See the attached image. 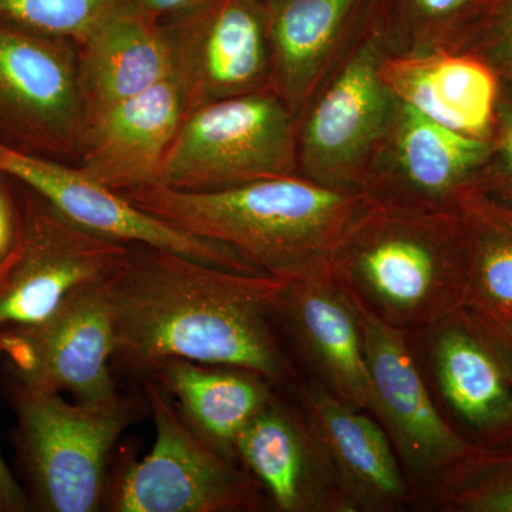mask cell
I'll list each match as a JSON object with an SVG mask.
<instances>
[{
	"label": "cell",
	"mask_w": 512,
	"mask_h": 512,
	"mask_svg": "<svg viewBox=\"0 0 512 512\" xmlns=\"http://www.w3.org/2000/svg\"><path fill=\"white\" fill-rule=\"evenodd\" d=\"M288 279L229 271L167 249L128 244L106 279L113 311V360L144 377L168 359L234 366L296 386L274 329Z\"/></svg>",
	"instance_id": "obj_1"
},
{
	"label": "cell",
	"mask_w": 512,
	"mask_h": 512,
	"mask_svg": "<svg viewBox=\"0 0 512 512\" xmlns=\"http://www.w3.org/2000/svg\"><path fill=\"white\" fill-rule=\"evenodd\" d=\"M178 231L234 249L259 272L295 281L332 271L333 256L370 198L299 174L211 192L147 185L120 192Z\"/></svg>",
	"instance_id": "obj_2"
},
{
	"label": "cell",
	"mask_w": 512,
	"mask_h": 512,
	"mask_svg": "<svg viewBox=\"0 0 512 512\" xmlns=\"http://www.w3.org/2000/svg\"><path fill=\"white\" fill-rule=\"evenodd\" d=\"M332 272L377 318L409 335L426 328L466 301V245L456 211L370 192Z\"/></svg>",
	"instance_id": "obj_3"
},
{
	"label": "cell",
	"mask_w": 512,
	"mask_h": 512,
	"mask_svg": "<svg viewBox=\"0 0 512 512\" xmlns=\"http://www.w3.org/2000/svg\"><path fill=\"white\" fill-rule=\"evenodd\" d=\"M18 429L16 447L30 511L96 512L106 507L109 463L121 434L137 419L128 396L107 404L69 403L5 376Z\"/></svg>",
	"instance_id": "obj_4"
},
{
	"label": "cell",
	"mask_w": 512,
	"mask_h": 512,
	"mask_svg": "<svg viewBox=\"0 0 512 512\" xmlns=\"http://www.w3.org/2000/svg\"><path fill=\"white\" fill-rule=\"evenodd\" d=\"M389 33L356 35L298 119V174L345 191H366L392 128L396 96L382 76Z\"/></svg>",
	"instance_id": "obj_5"
},
{
	"label": "cell",
	"mask_w": 512,
	"mask_h": 512,
	"mask_svg": "<svg viewBox=\"0 0 512 512\" xmlns=\"http://www.w3.org/2000/svg\"><path fill=\"white\" fill-rule=\"evenodd\" d=\"M296 134L271 89L215 101L185 114L154 185L211 192L298 174Z\"/></svg>",
	"instance_id": "obj_6"
},
{
	"label": "cell",
	"mask_w": 512,
	"mask_h": 512,
	"mask_svg": "<svg viewBox=\"0 0 512 512\" xmlns=\"http://www.w3.org/2000/svg\"><path fill=\"white\" fill-rule=\"evenodd\" d=\"M143 389L156 440L146 457L111 480L104 510L242 512L269 505L248 471L204 443L153 379L144 377Z\"/></svg>",
	"instance_id": "obj_7"
},
{
	"label": "cell",
	"mask_w": 512,
	"mask_h": 512,
	"mask_svg": "<svg viewBox=\"0 0 512 512\" xmlns=\"http://www.w3.org/2000/svg\"><path fill=\"white\" fill-rule=\"evenodd\" d=\"M86 127L76 42L0 20V146L77 165Z\"/></svg>",
	"instance_id": "obj_8"
},
{
	"label": "cell",
	"mask_w": 512,
	"mask_h": 512,
	"mask_svg": "<svg viewBox=\"0 0 512 512\" xmlns=\"http://www.w3.org/2000/svg\"><path fill=\"white\" fill-rule=\"evenodd\" d=\"M22 187V234L0 265V330L42 322L74 289L109 279L128 249L80 227L39 192Z\"/></svg>",
	"instance_id": "obj_9"
},
{
	"label": "cell",
	"mask_w": 512,
	"mask_h": 512,
	"mask_svg": "<svg viewBox=\"0 0 512 512\" xmlns=\"http://www.w3.org/2000/svg\"><path fill=\"white\" fill-rule=\"evenodd\" d=\"M5 376L32 389L107 404L123 394L111 373L116 352L106 281L80 286L35 325L0 330Z\"/></svg>",
	"instance_id": "obj_10"
},
{
	"label": "cell",
	"mask_w": 512,
	"mask_h": 512,
	"mask_svg": "<svg viewBox=\"0 0 512 512\" xmlns=\"http://www.w3.org/2000/svg\"><path fill=\"white\" fill-rule=\"evenodd\" d=\"M410 335L451 426L476 447L512 441V353L494 329L461 306Z\"/></svg>",
	"instance_id": "obj_11"
},
{
	"label": "cell",
	"mask_w": 512,
	"mask_h": 512,
	"mask_svg": "<svg viewBox=\"0 0 512 512\" xmlns=\"http://www.w3.org/2000/svg\"><path fill=\"white\" fill-rule=\"evenodd\" d=\"M161 26L185 114L271 89L265 0H198Z\"/></svg>",
	"instance_id": "obj_12"
},
{
	"label": "cell",
	"mask_w": 512,
	"mask_h": 512,
	"mask_svg": "<svg viewBox=\"0 0 512 512\" xmlns=\"http://www.w3.org/2000/svg\"><path fill=\"white\" fill-rule=\"evenodd\" d=\"M353 302L362 328L369 410L382 421L407 473L431 487L476 446L441 412L410 345L409 333L377 318L356 299Z\"/></svg>",
	"instance_id": "obj_13"
},
{
	"label": "cell",
	"mask_w": 512,
	"mask_h": 512,
	"mask_svg": "<svg viewBox=\"0 0 512 512\" xmlns=\"http://www.w3.org/2000/svg\"><path fill=\"white\" fill-rule=\"evenodd\" d=\"M0 170L39 192L64 217L101 237L167 249L229 271L262 274L234 249L164 224L120 192L97 183L77 165L23 156L0 146Z\"/></svg>",
	"instance_id": "obj_14"
},
{
	"label": "cell",
	"mask_w": 512,
	"mask_h": 512,
	"mask_svg": "<svg viewBox=\"0 0 512 512\" xmlns=\"http://www.w3.org/2000/svg\"><path fill=\"white\" fill-rule=\"evenodd\" d=\"M490 157V141L450 130L399 101L366 191L453 208L464 188L483 180Z\"/></svg>",
	"instance_id": "obj_15"
},
{
	"label": "cell",
	"mask_w": 512,
	"mask_h": 512,
	"mask_svg": "<svg viewBox=\"0 0 512 512\" xmlns=\"http://www.w3.org/2000/svg\"><path fill=\"white\" fill-rule=\"evenodd\" d=\"M237 460L281 512H348L303 409L274 394L239 434Z\"/></svg>",
	"instance_id": "obj_16"
},
{
	"label": "cell",
	"mask_w": 512,
	"mask_h": 512,
	"mask_svg": "<svg viewBox=\"0 0 512 512\" xmlns=\"http://www.w3.org/2000/svg\"><path fill=\"white\" fill-rule=\"evenodd\" d=\"M274 320L291 335L319 383L357 409H370L359 313L332 271L288 281L276 299Z\"/></svg>",
	"instance_id": "obj_17"
},
{
	"label": "cell",
	"mask_w": 512,
	"mask_h": 512,
	"mask_svg": "<svg viewBox=\"0 0 512 512\" xmlns=\"http://www.w3.org/2000/svg\"><path fill=\"white\" fill-rule=\"evenodd\" d=\"M302 409L335 473L346 511H396L410 501L409 481L386 431L318 380L298 384Z\"/></svg>",
	"instance_id": "obj_18"
},
{
	"label": "cell",
	"mask_w": 512,
	"mask_h": 512,
	"mask_svg": "<svg viewBox=\"0 0 512 512\" xmlns=\"http://www.w3.org/2000/svg\"><path fill=\"white\" fill-rule=\"evenodd\" d=\"M184 116L177 87L165 80L90 121L77 167L117 192L154 185Z\"/></svg>",
	"instance_id": "obj_19"
},
{
	"label": "cell",
	"mask_w": 512,
	"mask_h": 512,
	"mask_svg": "<svg viewBox=\"0 0 512 512\" xmlns=\"http://www.w3.org/2000/svg\"><path fill=\"white\" fill-rule=\"evenodd\" d=\"M382 76L400 103L464 136L490 141L501 80L477 53L390 52Z\"/></svg>",
	"instance_id": "obj_20"
},
{
	"label": "cell",
	"mask_w": 512,
	"mask_h": 512,
	"mask_svg": "<svg viewBox=\"0 0 512 512\" xmlns=\"http://www.w3.org/2000/svg\"><path fill=\"white\" fill-rule=\"evenodd\" d=\"M360 0H265L269 87L298 121L348 49Z\"/></svg>",
	"instance_id": "obj_21"
},
{
	"label": "cell",
	"mask_w": 512,
	"mask_h": 512,
	"mask_svg": "<svg viewBox=\"0 0 512 512\" xmlns=\"http://www.w3.org/2000/svg\"><path fill=\"white\" fill-rule=\"evenodd\" d=\"M76 55L87 124L170 79L161 20L136 2L77 40Z\"/></svg>",
	"instance_id": "obj_22"
},
{
	"label": "cell",
	"mask_w": 512,
	"mask_h": 512,
	"mask_svg": "<svg viewBox=\"0 0 512 512\" xmlns=\"http://www.w3.org/2000/svg\"><path fill=\"white\" fill-rule=\"evenodd\" d=\"M144 377L164 390L204 443L235 463L239 434L275 394L274 384L252 370L191 360H164Z\"/></svg>",
	"instance_id": "obj_23"
},
{
	"label": "cell",
	"mask_w": 512,
	"mask_h": 512,
	"mask_svg": "<svg viewBox=\"0 0 512 512\" xmlns=\"http://www.w3.org/2000/svg\"><path fill=\"white\" fill-rule=\"evenodd\" d=\"M467 255L464 306L488 320L512 318V202L483 181L453 204Z\"/></svg>",
	"instance_id": "obj_24"
},
{
	"label": "cell",
	"mask_w": 512,
	"mask_h": 512,
	"mask_svg": "<svg viewBox=\"0 0 512 512\" xmlns=\"http://www.w3.org/2000/svg\"><path fill=\"white\" fill-rule=\"evenodd\" d=\"M441 511L512 512V441L474 447L430 487Z\"/></svg>",
	"instance_id": "obj_25"
},
{
	"label": "cell",
	"mask_w": 512,
	"mask_h": 512,
	"mask_svg": "<svg viewBox=\"0 0 512 512\" xmlns=\"http://www.w3.org/2000/svg\"><path fill=\"white\" fill-rule=\"evenodd\" d=\"M493 0H406L407 19L390 35L393 52L433 53L463 50L464 26L473 10Z\"/></svg>",
	"instance_id": "obj_26"
},
{
	"label": "cell",
	"mask_w": 512,
	"mask_h": 512,
	"mask_svg": "<svg viewBox=\"0 0 512 512\" xmlns=\"http://www.w3.org/2000/svg\"><path fill=\"white\" fill-rule=\"evenodd\" d=\"M136 0H0V20L74 42Z\"/></svg>",
	"instance_id": "obj_27"
},
{
	"label": "cell",
	"mask_w": 512,
	"mask_h": 512,
	"mask_svg": "<svg viewBox=\"0 0 512 512\" xmlns=\"http://www.w3.org/2000/svg\"><path fill=\"white\" fill-rule=\"evenodd\" d=\"M483 183L512 202V89L501 82Z\"/></svg>",
	"instance_id": "obj_28"
},
{
	"label": "cell",
	"mask_w": 512,
	"mask_h": 512,
	"mask_svg": "<svg viewBox=\"0 0 512 512\" xmlns=\"http://www.w3.org/2000/svg\"><path fill=\"white\" fill-rule=\"evenodd\" d=\"M478 53L512 89V0H493L478 33Z\"/></svg>",
	"instance_id": "obj_29"
},
{
	"label": "cell",
	"mask_w": 512,
	"mask_h": 512,
	"mask_svg": "<svg viewBox=\"0 0 512 512\" xmlns=\"http://www.w3.org/2000/svg\"><path fill=\"white\" fill-rule=\"evenodd\" d=\"M23 228V187L0 170V265L18 245Z\"/></svg>",
	"instance_id": "obj_30"
},
{
	"label": "cell",
	"mask_w": 512,
	"mask_h": 512,
	"mask_svg": "<svg viewBox=\"0 0 512 512\" xmlns=\"http://www.w3.org/2000/svg\"><path fill=\"white\" fill-rule=\"evenodd\" d=\"M0 359H2V349H0ZM26 511H30V507L25 487H22L13 477L0 454V512Z\"/></svg>",
	"instance_id": "obj_31"
},
{
	"label": "cell",
	"mask_w": 512,
	"mask_h": 512,
	"mask_svg": "<svg viewBox=\"0 0 512 512\" xmlns=\"http://www.w3.org/2000/svg\"><path fill=\"white\" fill-rule=\"evenodd\" d=\"M197 2L198 0H136L141 9L147 10L160 20Z\"/></svg>",
	"instance_id": "obj_32"
},
{
	"label": "cell",
	"mask_w": 512,
	"mask_h": 512,
	"mask_svg": "<svg viewBox=\"0 0 512 512\" xmlns=\"http://www.w3.org/2000/svg\"><path fill=\"white\" fill-rule=\"evenodd\" d=\"M481 318H483V316H481ZM484 320L488 323V325L491 326V328L494 329V332L497 333L498 338L503 340L504 345L507 346L508 350H510L512 353V318L501 320Z\"/></svg>",
	"instance_id": "obj_33"
}]
</instances>
